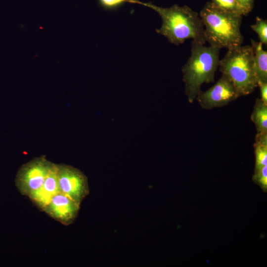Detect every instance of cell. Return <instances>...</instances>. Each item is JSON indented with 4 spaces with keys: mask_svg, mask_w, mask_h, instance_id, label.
Returning a JSON list of instances; mask_svg holds the SVG:
<instances>
[{
    "mask_svg": "<svg viewBox=\"0 0 267 267\" xmlns=\"http://www.w3.org/2000/svg\"><path fill=\"white\" fill-rule=\"evenodd\" d=\"M80 204L59 192L51 199L43 211L62 224L69 225L77 218Z\"/></svg>",
    "mask_w": 267,
    "mask_h": 267,
    "instance_id": "8",
    "label": "cell"
},
{
    "mask_svg": "<svg viewBox=\"0 0 267 267\" xmlns=\"http://www.w3.org/2000/svg\"><path fill=\"white\" fill-rule=\"evenodd\" d=\"M254 178L262 186L267 187V165L255 171Z\"/></svg>",
    "mask_w": 267,
    "mask_h": 267,
    "instance_id": "16",
    "label": "cell"
},
{
    "mask_svg": "<svg viewBox=\"0 0 267 267\" xmlns=\"http://www.w3.org/2000/svg\"><path fill=\"white\" fill-rule=\"evenodd\" d=\"M257 134L267 133V104L257 98L250 117Z\"/></svg>",
    "mask_w": 267,
    "mask_h": 267,
    "instance_id": "11",
    "label": "cell"
},
{
    "mask_svg": "<svg viewBox=\"0 0 267 267\" xmlns=\"http://www.w3.org/2000/svg\"><path fill=\"white\" fill-rule=\"evenodd\" d=\"M211 2L217 7L229 12L242 16L248 13L237 0H212Z\"/></svg>",
    "mask_w": 267,
    "mask_h": 267,
    "instance_id": "13",
    "label": "cell"
},
{
    "mask_svg": "<svg viewBox=\"0 0 267 267\" xmlns=\"http://www.w3.org/2000/svg\"><path fill=\"white\" fill-rule=\"evenodd\" d=\"M204 28L206 42L220 49L241 45L240 31L243 16L221 9L208 2L199 14Z\"/></svg>",
    "mask_w": 267,
    "mask_h": 267,
    "instance_id": "2",
    "label": "cell"
},
{
    "mask_svg": "<svg viewBox=\"0 0 267 267\" xmlns=\"http://www.w3.org/2000/svg\"><path fill=\"white\" fill-rule=\"evenodd\" d=\"M256 157L255 171L267 165V133L257 134L253 145Z\"/></svg>",
    "mask_w": 267,
    "mask_h": 267,
    "instance_id": "12",
    "label": "cell"
},
{
    "mask_svg": "<svg viewBox=\"0 0 267 267\" xmlns=\"http://www.w3.org/2000/svg\"><path fill=\"white\" fill-rule=\"evenodd\" d=\"M239 97V93L231 82L222 75L211 88L205 91L201 90L196 99L201 108L210 110L227 105Z\"/></svg>",
    "mask_w": 267,
    "mask_h": 267,
    "instance_id": "7",
    "label": "cell"
},
{
    "mask_svg": "<svg viewBox=\"0 0 267 267\" xmlns=\"http://www.w3.org/2000/svg\"><path fill=\"white\" fill-rule=\"evenodd\" d=\"M60 192L81 203L89 193L88 178L80 170L65 164H57Z\"/></svg>",
    "mask_w": 267,
    "mask_h": 267,
    "instance_id": "6",
    "label": "cell"
},
{
    "mask_svg": "<svg viewBox=\"0 0 267 267\" xmlns=\"http://www.w3.org/2000/svg\"><path fill=\"white\" fill-rule=\"evenodd\" d=\"M130 3L141 4L158 13L162 23L156 31L170 43L178 45L191 39L193 41L205 44L204 28L199 14L187 6L174 4L165 8L138 0H130Z\"/></svg>",
    "mask_w": 267,
    "mask_h": 267,
    "instance_id": "1",
    "label": "cell"
},
{
    "mask_svg": "<svg viewBox=\"0 0 267 267\" xmlns=\"http://www.w3.org/2000/svg\"><path fill=\"white\" fill-rule=\"evenodd\" d=\"M242 7L249 13L252 9L254 0H237Z\"/></svg>",
    "mask_w": 267,
    "mask_h": 267,
    "instance_id": "18",
    "label": "cell"
},
{
    "mask_svg": "<svg viewBox=\"0 0 267 267\" xmlns=\"http://www.w3.org/2000/svg\"><path fill=\"white\" fill-rule=\"evenodd\" d=\"M45 156L35 158L19 169L15 184L21 194L28 197L44 183L54 165Z\"/></svg>",
    "mask_w": 267,
    "mask_h": 267,
    "instance_id": "5",
    "label": "cell"
},
{
    "mask_svg": "<svg viewBox=\"0 0 267 267\" xmlns=\"http://www.w3.org/2000/svg\"><path fill=\"white\" fill-rule=\"evenodd\" d=\"M260 42L251 40V47L254 54V69L259 83H267V52Z\"/></svg>",
    "mask_w": 267,
    "mask_h": 267,
    "instance_id": "10",
    "label": "cell"
},
{
    "mask_svg": "<svg viewBox=\"0 0 267 267\" xmlns=\"http://www.w3.org/2000/svg\"><path fill=\"white\" fill-rule=\"evenodd\" d=\"M219 66L222 75L231 82L240 96L251 93L258 87L251 45H241L228 49L220 60Z\"/></svg>",
    "mask_w": 267,
    "mask_h": 267,
    "instance_id": "4",
    "label": "cell"
},
{
    "mask_svg": "<svg viewBox=\"0 0 267 267\" xmlns=\"http://www.w3.org/2000/svg\"><path fill=\"white\" fill-rule=\"evenodd\" d=\"M261 93V99L267 104V83H259Z\"/></svg>",
    "mask_w": 267,
    "mask_h": 267,
    "instance_id": "17",
    "label": "cell"
},
{
    "mask_svg": "<svg viewBox=\"0 0 267 267\" xmlns=\"http://www.w3.org/2000/svg\"><path fill=\"white\" fill-rule=\"evenodd\" d=\"M220 50L217 47L205 46L192 41L190 56L181 69L185 93L189 103L196 99L204 83L214 82L219 65Z\"/></svg>",
    "mask_w": 267,
    "mask_h": 267,
    "instance_id": "3",
    "label": "cell"
},
{
    "mask_svg": "<svg viewBox=\"0 0 267 267\" xmlns=\"http://www.w3.org/2000/svg\"><path fill=\"white\" fill-rule=\"evenodd\" d=\"M60 192L57 176V164H54L43 184L29 198L42 211L51 199Z\"/></svg>",
    "mask_w": 267,
    "mask_h": 267,
    "instance_id": "9",
    "label": "cell"
},
{
    "mask_svg": "<svg viewBox=\"0 0 267 267\" xmlns=\"http://www.w3.org/2000/svg\"><path fill=\"white\" fill-rule=\"evenodd\" d=\"M99 4L104 9H116L126 2H129V0H97Z\"/></svg>",
    "mask_w": 267,
    "mask_h": 267,
    "instance_id": "15",
    "label": "cell"
},
{
    "mask_svg": "<svg viewBox=\"0 0 267 267\" xmlns=\"http://www.w3.org/2000/svg\"><path fill=\"white\" fill-rule=\"evenodd\" d=\"M251 28L258 35L260 42L263 44H267V21L258 16L256 17L255 24Z\"/></svg>",
    "mask_w": 267,
    "mask_h": 267,
    "instance_id": "14",
    "label": "cell"
}]
</instances>
